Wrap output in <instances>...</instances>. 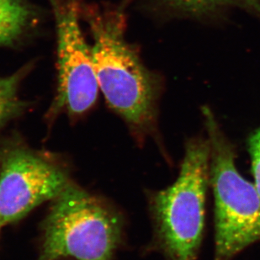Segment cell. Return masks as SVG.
Returning <instances> with one entry per match:
<instances>
[{"instance_id":"obj_4","label":"cell","mask_w":260,"mask_h":260,"mask_svg":"<svg viewBox=\"0 0 260 260\" xmlns=\"http://www.w3.org/2000/svg\"><path fill=\"white\" fill-rule=\"evenodd\" d=\"M123 234L122 216L72 182L52 200L37 260H113Z\"/></svg>"},{"instance_id":"obj_6","label":"cell","mask_w":260,"mask_h":260,"mask_svg":"<svg viewBox=\"0 0 260 260\" xmlns=\"http://www.w3.org/2000/svg\"><path fill=\"white\" fill-rule=\"evenodd\" d=\"M49 1L57 26L58 87L47 116L52 120L64 111L75 119L88 112L98 98L90 47L79 25L78 0Z\"/></svg>"},{"instance_id":"obj_10","label":"cell","mask_w":260,"mask_h":260,"mask_svg":"<svg viewBox=\"0 0 260 260\" xmlns=\"http://www.w3.org/2000/svg\"><path fill=\"white\" fill-rule=\"evenodd\" d=\"M247 149L250 157L251 173L253 183L260 196V125L247 138Z\"/></svg>"},{"instance_id":"obj_7","label":"cell","mask_w":260,"mask_h":260,"mask_svg":"<svg viewBox=\"0 0 260 260\" xmlns=\"http://www.w3.org/2000/svg\"><path fill=\"white\" fill-rule=\"evenodd\" d=\"M39 18L28 0H0V47L17 45L36 27Z\"/></svg>"},{"instance_id":"obj_2","label":"cell","mask_w":260,"mask_h":260,"mask_svg":"<svg viewBox=\"0 0 260 260\" xmlns=\"http://www.w3.org/2000/svg\"><path fill=\"white\" fill-rule=\"evenodd\" d=\"M210 188V145L206 136L188 138L175 181L147 192L152 238L147 252L165 260H198L206 230Z\"/></svg>"},{"instance_id":"obj_5","label":"cell","mask_w":260,"mask_h":260,"mask_svg":"<svg viewBox=\"0 0 260 260\" xmlns=\"http://www.w3.org/2000/svg\"><path fill=\"white\" fill-rule=\"evenodd\" d=\"M72 181L66 166L12 136L0 145V230L41 204L53 200Z\"/></svg>"},{"instance_id":"obj_1","label":"cell","mask_w":260,"mask_h":260,"mask_svg":"<svg viewBox=\"0 0 260 260\" xmlns=\"http://www.w3.org/2000/svg\"><path fill=\"white\" fill-rule=\"evenodd\" d=\"M84 15L93 37L90 53L96 79L108 106L125 121L139 146L152 139L172 167L158 128L160 79L125 40L124 9L87 6Z\"/></svg>"},{"instance_id":"obj_8","label":"cell","mask_w":260,"mask_h":260,"mask_svg":"<svg viewBox=\"0 0 260 260\" xmlns=\"http://www.w3.org/2000/svg\"><path fill=\"white\" fill-rule=\"evenodd\" d=\"M29 71V66H25L10 76H0V129L25 113L29 107L19 93L20 84Z\"/></svg>"},{"instance_id":"obj_9","label":"cell","mask_w":260,"mask_h":260,"mask_svg":"<svg viewBox=\"0 0 260 260\" xmlns=\"http://www.w3.org/2000/svg\"><path fill=\"white\" fill-rule=\"evenodd\" d=\"M174 10L188 15L202 16L226 6H238L260 18V0H162Z\"/></svg>"},{"instance_id":"obj_3","label":"cell","mask_w":260,"mask_h":260,"mask_svg":"<svg viewBox=\"0 0 260 260\" xmlns=\"http://www.w3.org/2000/svg\"><path fill=\"white\" fill-rule=\"evenodd\" d=\"M210 145V188L214 201L212 260H233L260 242V196L236 165V145L208 107L202 108Z\"/></svg>"}]
</instances>
